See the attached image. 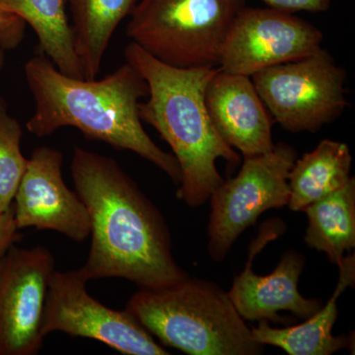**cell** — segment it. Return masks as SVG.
Wrapping results in <instances>:
<instances>
[{
	"instance_id": "cell-16",
	"label": "cell",
	"mask_w": 355,
	"mask_h": 355,
	"mask_svg": "<svg viewBox=\"0 0 355 355\" xmlns=\"http://www.w3.org/2000/svg\"><path fill=\"white\" fill-rule=\"evenodd\" d=\"M139 0H69L74 48L84 79L97 78L119 24Z\"/></svg>"
},
{
	"instance_id": "cell-23",
	"label": "cell",
	"mask_w": 355,
	"mask_h": 355,
	"mask_svg": "<svg viewBox=\"0 0 355 355\" xmlns=\"http://www.w3.org/2000/svg\"><path fill=\"white\" fill-rule=\"evenodd\" d=\"M4 64H6V53L3 49L0 46V72L3 69Z\"/></svg>"
},
{
	"instance_id": "cell-19",
	"label": "cell",
	"mask_w": 355,
	"mask_h": 355,
	"mask_svg": "<svg viewBox=\"0 0 355 355\" xmlns=\"http://www.w3.org/2000/svg\"><path fill=\"white\" fill-rule=\"evenodd\" d=\"M23 130L19 121L8 114L0 98V214L12 207L16 191L27 168L21 150Z\"/></svg>"
},
{
	"instance_id": "cell-6",
	"label": "cell",
	"mask_w": 355,
	"mask_h": 355,
	"mask_svg": "<svg viewBox=\"0 0 355 355\" xmlns=\"http://www.w3.org/2000/svg\"><path fill=\"white\" fill-rule=\"evenodd\" d=\"M345 69L328 51L275 65L251 76L273 119L288 132H317L347 108Z\"/></svg>"
},
{
	"instance_id": "cell-22",
	"label": "cell",
	"mask_w": 355,
	"mask_h": 355,
	"mask_svg": "<svg viewBox=\"0 0 355 355\" xmlns=\"http://www.w3.org/2000/svg\"><path fill=\"white\" fill-rule=\"evenodd\" d=\"M21 234L14 221L13 207L0 214V258L12 244L20 241Z\"/></svg>"
},
{
	"instance_id": "cell-17",
	"label": "cell",
	"mask_w": 355,
	"mask_h": 355,
	"mask_svg": "<svg viewBox=\"0 0 355 355\" xmlns=\"http://www.w3.org/2000/svg\"><path fill=\"white\" fill-rule=\"evenodd\" d=\"M0 4L31 26L42 53L60 72L84 78L65 11V0H0Z\"/></svg>"
},
{
	"instance_id": "cell-20",
	"label": "cell",
	"mask_w": 355,
	"mask_h": 355,
	"mask_svg": "<svg viewBox=\"0 0 355 355\" xmlns=\"http://www.w3.org/2000/svg\"><path fill=\"white\" fill-rule=\"evenodd\" d=\"M25 29L24 20L0 4V46L4 51L19 46L24 39Z\"/></svg>"
},
{
	"instance_id": "cell-14",
	"label": "cell",
	"mask_w": 355,
	"mask_h": 355,
	"mask_svg": "<svg viewBox=\"0 0 355 355\" xmlns=\"http://www.w3.org/2000/svg\"><path fill=\"white\" fill-rule=\"evenodd\" d=\"M340 277L330 300L306 319L304 323L286 328H272L268 321L261 320L251 329L252 336L261 345L279 347L291 355H331L338 350L352 349L354 336L331 334L338 319V300L349 286H354L355 256L343 257L338 265Z\"/></svg>"
},
{
	"instance_id": "cell-10",
	"label": "cell",
	"mask_w": 355,
	"mask_h": 355,
	"mask_svg": "<svg viewBox=\"0 0 355 355\" xmlns=\"http://www.w3.org/2000/svg\"><path fill=\"white\" fill-rule=\"evenodd\" d=\"M55 259L48 248L11 245L0 258V355H36Z\"/></svg>"
},
{
	"instance_id": "cell-13",
	"label": "cell",
	"mask_w": 355,
	"mask_h": 355,
	"mask_svg": "<svg viewBox=\"0 0 355 355\" xmlns=\"http://www.w3.org/2000/svg\"><path fill=\"white\" fill-rule=\"evenodd\" d=\"M205 100L217 132L244 157L275 148L272 120L251 77L219 69L207 84Z\"/></svg>"
},
{
	"instance_id": "cell-21",
	"label": "cell",
	"mask_w": 355,
	"mask_h": 355,
	"mask_svg": "<svg viewBox=\"0 0 355 355\" xmlns=\"http://www.w3.org/2000/svg\"><path fill=\"white\" fill-rule=\"evenodd\" d=\"M270 8L293 13L298 11L323 12L330 8L333 0H261Z\"/></svg>"
},
{
	"instance_id": "cell-9",
	"label": "cell",
	"mask_w": 355,
	"mask_h": 355,
	"mask_svg": "<svg viewBox=\"0 0 355 355\" xmlns=\"http://www.w3.org/2000/svg\"><path fill=\"white\" fill-rule=\"evenodd\" d=\"M323 34L292 13L246 8L237 13L222 46L218 67L251 77L275 65L309 57L321 48Z\"/></svg>"
},
{
	"instance_id": "cell-12",
	"label": "cell",
	"mask_w": 355,
	"mask_h": 355,
	"mask_svg": "<svg viewBox=\"0 0 355 355\" xmlns=\"http://www.w3.org/2000/svg\"><path fill=\"white\" fill-rule=\"evenodd\" d=\"M284 222L273 219L263 224L260 234L250 246L244 270L236 275L229 297L245 321H266L286 324L287 319L279 312L289 311L295 316L308 319L322 307V301L305 298L299 292L298 284L305 266V258L298 252L287 251L270 275L261 277L253 272L257 254L277 239L284 231Z\"/></svg>"
},
{
	"instance_id": "cell-1",
	"label": "cell",
	"mask_w": 355,
	"mask_h": 355,
	"mask_svg": "<svg viewBox=\"0 0 355 355\" xmlns=\"http://www.w3.org/2000/svg\"><path fill=\"white\" fill-rule=\"evenodd\" d=\"M70 171L90 219V251L79 268L88 282L120 277L156 289L189 277L162 214L114 159L76 146Z\"/></svg>"
},
{
	"instance_id": "cell-4",
	"label": "cell",
	"mask_w": 355,
	"mask_h": 355,
	"mask_svg": "<svg viewBox=\"0 0 355 355\" xmlns=\"http://www.w3.org/2000/svg\"><path fill=\"white\" fill-rule=\"evenodd\" d=\"M128 311L167 347L191 355H259L265 350L236 310L228 292L187 277L161 288L139 289Z\"/></svg>"
},
{
	"instance_id": "cell-8",
	"label": "cell",
	"mask_w": 355,
	"mask_h": 355,
	"mask_svg": "<svg viewBox=\"0 0 355 355\" xmlns=\"http://www.w3.org/2000/svg\"><path fill=\"white\" fill-rule=\"evenodd\" d=\"M80 270H55L49 282L43 315L44 336L62 331L93 338L128 355L170 354L127 309H111L87 292Z\"/></svg>"
},
{
	"instance_id": "cell-18",
	"label": "cell",
	"mask_w": 355,
	"mask_h": 355,
	"mask_svg": "<svg viewBox=\"0 0 355 355\" xmlns=\"http://www.w3.org/2000/svg\"><path fill=\"white\" fill-rule=\"evenodd\" d=\"M308 217L305 243L324 252L336 266L345 252L355 247V179L340 190L312 203L304 209Z\"/></svg>"
},
{
	"instance_id": "cell-3",
	"label": "cell",
	"mask_w": 355,
	"mask_h": 355,
	"mask_svg": "<svg viewBox=\"0 0 355 355\" xmlns=\"http://www.w3.org/2000/svg\"><path fill=\"white\" fill-rule=\"evenodd\" d=\"M125 57L148 86L146 101L139 103L140 119L169 144L181 170L177 198L190 207L203 205L224 181L217 160L240 162L239 154L217 132L205 105V89L220 67H171L132 42Z\"/></svg>"
},
{
	"instance_id": "cell-15",
	"label": "cell",
	"mask_w": 355,
	"mask_h": 355,
	"mask_svg": "<svg viewBox=\"0 0 355 355\" xmlns=\"http://www.w3.org/2000/svg\"><path fill=\"white\" fill-rule=\"evenodd\" d=\"M352 157L343 142L324 139L314 150L296 159L288 175V207L304 211L317 200L340 190L350 180Z\"/></svg>"
},
{
	"instance_id": "cell-7",
	"label": "cell",
	"mask_w": 355,
	"mask_h": 355,
	"mask_svg": "<svg viewBox=\"0 0 355 355\" xmlns=\"http://www.w3.org/2000/svg\"><path fill=\"white\" fill-rule=\"evenodd\" d=\"M297 151L286 144L270 153L244 157L237 176L224 180L209 198L211 205L207 252L216 261L227 257L240 235L259 217L288 205V175Z\"/></svg>"
},
{
	"instance_id": "cell-11",
	"label": "cell",
	"mask_w": 355,
	"mask_h": 355,
	"mask_svg": "<svg viewBox=\"0 0 355 355\" xmlns=\"http://www.w3.org/2000/svg\"><path fill=\"white\" fill-rule=\"evenodd\" d=\"M64 155L53 147L35 149L14 197V221L18 230H53L81 243L90 235L87 209L62 178Z\"/></svg>"
},
{
	"instance_id": "cell-2",
	"label": "cell",
	"mask_w": 355,
	"mask_h": 355,
	"mask_svg": "<svg viewBox=\"0 0 355 355\" xmlns=\"http://www.w3.org/2000/svg\"><path fill=\"white\" fill-rule=\"evenodd\" d=\"M25 76L35 101L27 121L33 135L46 137L62 128H76L86 139L137 153L179 186L176 158L156 146L142 125L139 107L148 96V86L132 64L125 62L100 80H87L62 73L40 55L26 62Z\"/></svg>"
},
{
	"instance_id": "cell-5",
	"label": "cell",
	"mask_w": 355,
	"mask_h": 355,
	"mask_svg": "<svg viewBox=\"0 0 355 355\" xmlns=\"http://www.w3.org/2000/svg\"><path fill=\"white\" fill-rule=\"evenodd\" d=\"M244 0H139L127 36L159 62L179 69L218 67Z\"/></svg>"
}]
</instances>
